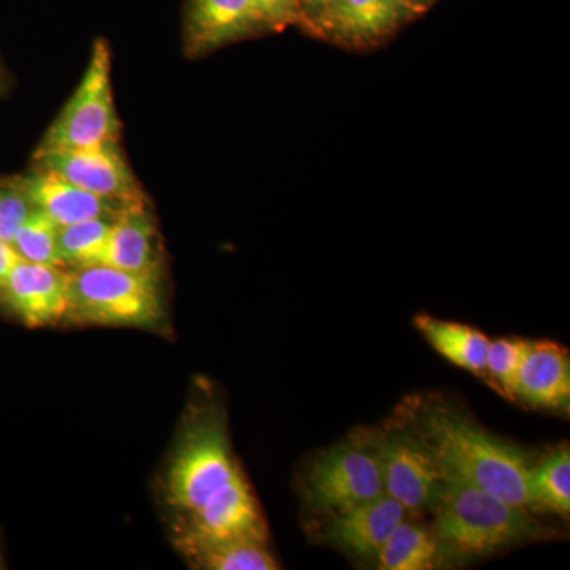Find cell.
Masks as SVG:
<instances>
[{"label": "cell", "mask_w": 570, "mask_h": 570, "mask_svg": "<svg viewBox=\"0 0 570 570\" xmlns=\"http://www.w3.org/2000/svg\"><path fill=\"white\" fill-rule=\"evenodd\" d=\"M165 501L174 513L176 547L234 535L268 538L219 414L202 412L184 426L165 475Z\"/></svg>", "instance_id": "obj_1"}, {"label": "cell", "mask_w": 570, "mask_h": 570, "mask_svg": "<svg viewBox=\"0 0 570 570\" xmlns=\"http://www.w3.org/2000/svg\"><path fill=\"white\" fill-rule=\"evenodd\" d=\"M420 439L433 453L444 482L463 483L530 508V463L520 449L491 436L474 422L445 407L428 409Z\"/></svg>", "instance_id": "obj_2"}, {"label": "cell", "mask_w": 570, "mask_h": 570, "mask_svg": "<svg viewBox=\"0 0 570 570\" xmlns=\"http://www.w3.org/2000/svg\"><path fill=\"white\" fill-rule=\"evenodd\" d=\"M431 509L442 553L456 558L483 557L521 540L538 539L542 532L527 508L463 483L442 480Z\"/></svg>", "instance_id": "obj_3"}, {"label": "cell", "mask_w": 570, "mask_h": 570, "mask_svg": "<svg viewBox=\"0 0 570 570\" xmlns=\"http://www.w3.org/2000/svg\"><path fill=\"white\" fill-rule=\"evenodd\" d=\"M163 317L159 276L108 265L69 269V311L77 324L154 326Z\"/></svg>", "instance_id": "obj_4"}, {"label": "cell", "mask_w": 570, "mask_h": 570, "mask_svg": "<svg viewBox=\"0 0 570 570\" xmlns=\"http://www.w3.org/2000/svg\"><path fill=\"white\" fill-rule=\"evenodd\" d=\"M119 130L112 99L111 52L107 41L99 40L80 85L45 134L39 151L118 145Z\"/></svg>", "instance_id": "obj_5"}, {"label": "cell", "mask_w": 570, "mask_h": 570, "mask_svg": "<svg viewBox=\"0 0 570 570\" xmlns=\"http://www.w3.org/2000/svg\"><path fill=\"white\" fill-rule=\"evenodd\" d=\"M306 501L340 513L384 494L376 450L344 444L322 453L305 482Z\"/></svg>", "instance_id": "obj_6"}, {"label": "cell", "mask_w": 570, "mask_h": 570, "mask_svg": "<svg viewBox=\"0 0 570 570\" xmlns=\"http://www.w3.org/2000/svg\"><path fill=\"white\" fill-rule=\"evenodd\" d=\"M414 17L404 0H328L306 29L347 50L384 43Z\"/></svg>", "instance_id": "obj_7"}, {"label": "cell", "mask_w": 570, "mask_h": 570, "mask_svg": "<svg viewBox=\"0 0 570 570\" xmlns=\"http://www.w3.org/2000/svg\"><path fill=\"white\" fill-rule=\"evenodd\" d=\"M382 487L406 512L431 508L442 485L433 453L422 439L407 433H389L376 448Z\"/></svg>", "instance_id": "obj_8"}, {"label": "cell", "mask_w": 570, "mask_h": 570, "mask_svg": "<svg viewBox=\"0 0 570 570\" xmlns=\"http://www.w3.org/2000/svg\"><path fill=\"white\" fill-rule=\"evenodd\" d=\"M33 159L37 167L61 176L99 197L118 202L145 200L140 184L118 145L37 151Z\"/></svg>", "instance_id": "obj_9"}, {"label": "cell", "mask_w": 570, "mask_h": 570, "mask_svg": "<svg viewBox=\"0 0 570 570\" xmlns=\"http://www.w3.org/2000/svg\"><path fill=\"white\" fill-rule=\"evenodd\" d=\"M0 298L28 326L56 325L69 311V269L20 261Z\"/></svg>", "instance_id": "obj_10"}, {"label": "cell", "mask_w": 570, "mask_h": 570, "mask_svg": "<svg viewBox=\"0 0 570 570\" xmlns=\"http://www.w3.org/2000/svg\"><path fill=\"white\" fill-rule=\"evenodd\" d=\"M268 29L255 0H189L186 51L206 55Z\"/></svg>", "instance_id": "obj_11"}, {"label": "cell", "mask_w": 570, "mask_h": 570, "mask_svg": "<svg viewBox=\"0 0 570 570\" xmlns=\"http://www.w3.org/2000/svg\"><path fill=\"white\" fill-rule=\"evenodd\" d=\"M20 183L31 198L33 208L47 214L59 227L99 217H116L124 208L135 204L99 197L39 167L21 178Z\"/></svg>", "instance_id": "obj_12"}, {"label": "cell", "mask_w": 570, "mask_h": 570, "mask_svg": "<svg viewBox=\"0 0 570 570\" xmlns=\"http://www.w3.org/2000/svg\"><path fill=\"white\" fill-rule=\"evenodd\" d=\"M513 396L532 407L562 409L570 401V362L568 348L551 341H530Z\"/></svg>", "instance_id": "obj_13"}, {"label": "cell", "mask_w": 570, "mask_h": 570, "mask_svg": "<svg viewBox=\"0 0 570 570\" xmlns=\"http://www.w3.org/2000/svg\"><path fill=\"white\" fill-rule=\"evenodd\" d=\"M99 265L159 276V234L145 200L135 202L118 214Z\"/></svg>", "instance_id": "obj_14"}, {"label": "cell", "mask_w": 570, "mask_h": 570, "mask_svg": "<svg viewBox=\"0 0 570 570\" xmlns=\"http://www.w3.org/2000/svg\"><path fill=\"white\" fill-rule=\"evenodd\" d=\"M406 509L395 499L381 494L336 513L332 521V539L358 557H377L390 535L406 520Z\"/></svg>", "instance_id": "obj_15"}, {"label": "cell", "mask_w": 570, "mask_h": 570, "mask_svg": "<svg viewBox=\"0 0 570 570\" xmlns=\"http://www.w3.org/2000/svg\"><path fill=\"white\" fill-rule=\"evenodd\" d=\"M266 539L258 535H234L178 547L195 569L206 570H276Z\"/></svg>", "instance_id": "obj_16"}, {"label": "cell", "mask_w": 570, "mask_h": 570, "mask_svg": "<svg viewBox=\"0 0 570 570\" xmlns=\"http://www.w3.org/2000/svg\"><path fill=\"white\" fill-rule=\"evenodd\" d=\"M415 326L438 354L475 376L485 373L490 337L474 326L442 321L428 314L415 317Z\"/></svg>", "instance_id": "obj_17"}, {"label": "cell", "mask_w": 570, "mask_h": 570, "mask_svg": "<svg viewBox=\"0 0 570 570\" xmlns=\"http://www.w3.org/2000/svg\"><path fill=\"white\" fill-rule=\"evenodd\" d=\"M442 553L436 535L406 520L379 551V568L384 570H428L438 566Z\"/></svg>", "instance_id": "obj_18"}, {"label": "cell", "mask_w": 570, "mask_h": 570, "mask_svg": "<svg viewBox=\"0 0 570 570\" xmlns=\"http://www.w3.org/2000/svg\"><path fill=\"white\" fill-rule=\"evenodd\" d=\"M530 505L568 515L570 512V453L557 450L539 466L530 469L528 478Z\"/></svg>", "instance_id": "obj_19"}, {"label": "cell", "mask_w": 570, "mask_h": 570, "mask_svg": "<svg viewBox=\"0 0 570 570\" xmlns=\"http://www.w3.org/2000/svg\"><path fill=\"white\" fill-rule=\"evenodd\" d=\"M116 217H99L59 227V254L67 269L100 264Z\"/></svg>", "instance_id": "obj_20"}, {"label": "cell", "mask_w": 570, "mask_h": 570, "mask_svg": "<svg viewBox=\"0 0 570 570\" xmlns=\"http://www.w3.org/2000/svg\"><path fill=\"white\" fill-rule=\"evenodd\" d=\"M58 234L59 225L40 209L33 208L11 246L21 261L67 269L59 254Z\"/></svg>", "instance_id": "obj_21"}, {"label": "cell", "mask_w": 570, "mask_h": 570, "mask_svg": "<svg viewBox=\"0 0 570 570\" xmlns=\"http://www.w3.org/2000/svg\"><path fill=\"white\" fill-rule=\"evenodd\" d=\"M528 343L530 341L519 340V337H499V340H490L489 352H487L483 376L490 379L499 393L513 401H515L513 387H515L517 373H519Z\"/></svg>", "instance_id": "obj_22"}, {"label": "cell", "mask_w": 570, "mask_h": 570, "mask_svg": "<svg viewBox=\"0 0 570 570\" xmlns=\"http://www.w3.org/2000/svg\"><path fill=\"white\" fill-rule=\"evenodd\" d=\"M33 205L18 181H0V239L13 243L21 225L32 213Z\"/></svg>", "instance_id": "obj_23"}, {"label": "cell", "mask_w": 570, "mask_h": 570, "mask_svg": "<svg viewBox=\"0 0 570 570\" xmlns=\"http://www.w3.org/2000/svg\"><path fill=\"white\" fill-rule=\"evenodd\" d=\"M268 29H284L302 22V0H255Z\"/></svg>", "instance_id": "obj_24"}, {"label": "cell", "mask_w": 570, "mask_h": 570, "mask_svg": "<svg viewBox=\"0 0 570 570\" xmlns=\"http://www.w3.org/2000/svg\"><path fill=\"white\" fill-rule=\"evenodd\" d=\"M20 261V255L17 254L14 247L11 246L10 243L0 239V291H2L3 285H6L7 279H9L11 269H13Z\"/></svg>", "instance_id": "obj_25"}, {"label": "cell", "mask_w": 570, "mask_h": 570, "mask_svg": "<svg viewBox=\"0 0 570 570\" xmlns=\"http://www.w3.org/2000/svg\"><path fill=\"white\" fill-rule=\"evenodd\" d=\"M326 2L328 0H302V22H299V26L306 29L309 21L316 17L318 11L324 9Z\"/></svg>", "instance_id": "obj_26"}, {"label": "cell", "mask_w": 570, "mask_h": 570, "mask_svg": "<svg viewBox=\"0 0 570 570\" xmlns=\"http://www.w3.org/2000/svg\"><path fill=\"white\" fill-rule=\"evenodd\" d=\"M434 2H436V0H404V3H406L407 9L412 11L414 17L430 9Z\"/></svg>", "instance_id": "obj_27"}]
</instances>
